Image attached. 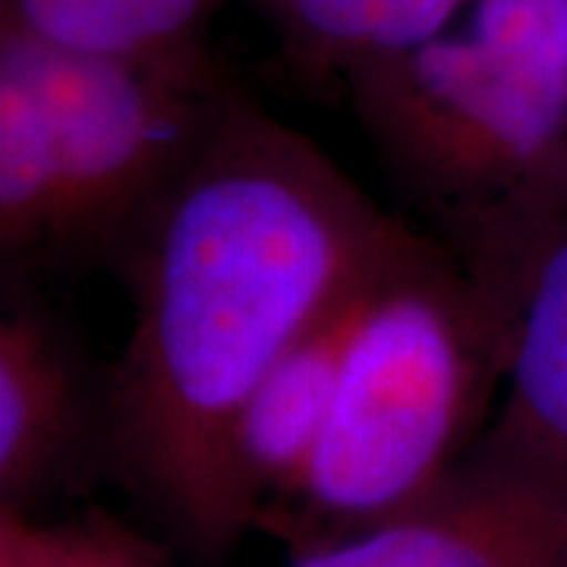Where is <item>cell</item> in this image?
Listing matches in <instances>:
<instances>
[{
  "mask_svg": "<svg viewBox=\"0 0 567 567\" xmlns=\"http://www.w3.org/2000/svg\"><path fill=\"white\" fill-rule=\"evenodd\" d=\"M401 237L306 136L221 107L123 246L133 328L107 425L186 546L215 555L259 527L237 466L246 404Z\"/></svg>",
  "mask_w": 567,
  "mask_h": 567,
  "instance_id": "cell-1",
  "label": "cell"
},
{
  "mask_svg": "<svg viewBox=\"0 0 567 567\" xmlns=\"http://www.w3.org/2000/svg\"><path fill=\"white\" fill-rule=\"evenodd\" d=\"M492 372L495 341L470 278L406 237L365 303L322 442L275 529L303 551L416 502L461 461Z\"/></svg>",
  "mask_w": 567,
  "mask_h": 567,
  "instance_id": "cell-2",
  "label": "cell"
},
{
  "mask_svg": "<svg viewBox=\"0 0 567 567\" xmlns=\"http://www.w3.org/2000/svg\"><path fill=\"white\" fill-rule=\"evenodd\" d=\"M398 58L365 95L372 140L457 221L565 171L567 0H480L464 35Z\"/></svg>",
  "mask_w": 567,
  "mask_h": 567,
  "instance_id": "cell-3",
  "label": "cell"
},
{
  "mask_svg": "<svg viewBox=\"0 0 567 567\" xmlns=\"http://www.w3.org/2000/svg\"><path fill=\"white\" fill-rule=\"evenodd\" d=\"M0 73L35 102L58 177L54 256L123 252L221 107L183 99L140 61L58 48L7 29Z\"/></svg>",
  "mask_w": 567,
  "mask_h": 567,
  "instance_id": "cell-4",
  "label": "cell"
},
{
  "mask_svg": "<svg viewBox=\"0 0 567 567\" xmlns=\"http://www.w3.org/2000/svg\"><path fill=\"white\" fill-rule=\"evenodd\" d=\"M567 171L464 227L505 401L476 451L567 492Z\"/></svg>",
  "mask_w": 567,
  "mask_h": 567,
  "instance_id": "cell-5",
  "label": "cell"
},
{
  "mask_svg": "<svg viewBox=\"0 0 567 567\" xmlns=\"http://www.w3.org/2000/svg\"><path fill=\"white\" fill-rule=\"evenodd\" d=\"M290 567H567V492L470 447L416 502Z\"/></svg>",
  "mask_w": 567,
  "mask_h": 567,
  "instance_id": "cell-6",
  "label": "cell"
},
{
  "mask_svg": "<svg viewBox=\"0 0 567 567\" xmlns=\"http://www.w3.org/2000/svg\"><path fill=\"white\" fill-rule=\"evenodd\" d=\"M406 237L410 234L404 230V237L391 246L385 259L353 284L284 353L249 398L237 425V466L246 495L259 514V527H275L297 502L331 416L365 303Z\"/></svg>",
  "mask_w": 567,
  "mask_h": 567,
  "instance_id": "cell-7",
  "label": "cell"
},
{
  "mask_svg": "<svg viewBox=\"0 0 567 567\" xmlns=\"http://www.w3.org/2000/svg\"><path fill=\"white\" fill-rule=\"evenodd\" d=\"M80 365L39 312L0 322V505L32 507L61 476L82 425Z\"/></svg>",
  "mask_w": 567,
  "mask_h": 567,
  "instance_id": "cell-8",
  "label": "cell"
},
{
  "mask_svg": "<svg viewBox=\"0 0 567 567\" xmlns=\"http://www.w3.org/2000/svg\"><path fill=\"white\" fill-rule=\"evenodd\" d=\"M205 0H13V29L117 61H148L189 29Z\"/></svg>",
  "mask_w": 567,
  "mask_h": 567,
  "instance_id": "cell-9",
  "label": "cell"
},
{
  "mask_svg": "<svg viewBox=\"0 0 567 567\" xmlns=\"http://www.w3.org/2000/svg\"><path fill=\"white\" fill-rule=\"evenodd\" d=\"M0 246L7 256H54L58 177L35 102L0 73Z\"/></svg>",
  "mask_w": 567,
  "mask_h": 567,
  "instance_id": "cell-10",
  "label": "cell"
},
{
  "mask_svg": "<svg viewBox=\"0 0 567 567\" xmlns=\"http://www.w3.org/2000/svg\"><path fill=\"white\" fill-rule=\"evenodd\" d=\"M0 567H167L140 536L102 517L39 520L0 505Z\"/></svg>",
  "mask_w": 567,
  "mask_h": 567,
  "instance_id": "cell-11",
  "label": "cell"
},
{
  "mask_svg": "<svg viewBox=\"0 0 567 567\" xmlns=\"http://www.w3.org/2000/svg\"><path fill=\"white\" fill-rule=\"evenodd\" d=\"M284 10L322 41L369 51L406 54L439 39L464 0H281Z\"/></svg>",
  "mask_w": 567,
  "mask_h": 567,
  "instance_id": "cell-12",
  "label": "cell"
}]
</instances>
